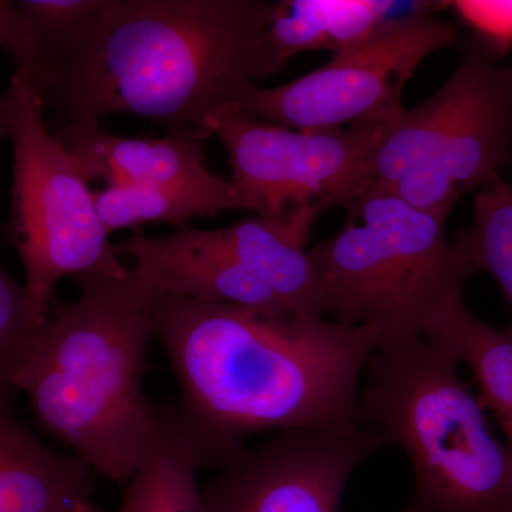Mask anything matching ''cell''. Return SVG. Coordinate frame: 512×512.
Returning <instances> with one entry per match:
<instances>
[{"mask_svg": "<svg viewBox=\"0 0 512 512\" xmlns=\"http://www.w3.org/2000/svg\"><path fill=\"white\" fill-rule=\"evenodd\" d=\"M262 0H103L72 45L29 86L53 134L126 113L202 144L221 111L282 72Z\"/></svg>", "mask_w": 512, "mask_h": 512, "instance_id": "cell-1", "label": "cell"}, {"mask_svg": "<svg viewBox=\"0 0 512 512\" xmlns=\"http://www.w3.org/2000/svg\"><path fill=\"white\" fill-rule=\"evenodd\" d=\"M156 338L207 470L251 434L359 423L360 375L379 349L365 326L170 293L157 302Z\"/></svg>", "mask_w": 512, "mask_h": 512, "instance_id": "cell-2", "label": "cell"}, {"mask_svg": "<svg viewBox=\"0 0 512 512\" xmlns=\"http://www.w3.org/2000/svg\"><path fill=\"white\" fill-rule=\"evenodd\" d=\"M79 299L50 315L39 348L6 386L97 476L127 485L147 456L160 406L143 392L160 289L138 274L77 276Z\"/></svg>", "mask_w": 512, "mask_h": 512, "instance_id": "cell-3", "label": "cell"}, {"mask_svg": "<svg viewBox=\"0 0 512 512\" xmlns=\"http://www.w3.org/2000/svg\"><path fill=\"white\" fill-rule=\"evenodd\" d=\"M457 366L429 336L377 349L360 393V423L412 463L404 512H512V451L495 439Z\"/></svg>", "mask_w": 512, "mask_h": 512, "instance_id": "cell-4", "label": "cell"}, {"mask_svg": "<svg viewBox=\"0 0 512 512\" xmlns=\"http://www.w3.org/2000/svg\"><path fill=\"white\" fill-rule=\"evenodd\" d=\"M346 210L345 227L309 251L330 316L372 330L379 348L426 335L441 303L476 274L447 241V218L372 187Z\"/></svg>", "mask_w": 512, "mask_h": 512, "instance_id": "cell-5", "label": "cell"}, {"mask_svg": "<svg viewBox=\"0 0 512 512\" xmlns=\"http://www.w3.org/2000/svg\"><path fill=\"white\" fill-rule=\"evenodd\" d=\"M439 92L384 126L375 190L448 218L464 192L501 181L512 157V66L473 37Z\"/></svg>", "mask_w": 512, "mask_h": 512, "instance_id": "cell-6", "label": "cell"}, {"mask_svg": "<svg viewBox=\"0 0 512 512\" xmlns=\"http://www.w3.org/2000/svg\"><path fill=\"white\" fill-rule=\"evenodd\" d=\"M0 130L13 147L8 232L25 268L33 315L49 323L64 276H127L101 224L87 180L46 123L36 93L12 76L0 100Z\"/></svg>", "mask_w": 512, "mask_h": 512, "instance_id": "cell-7", "label": "cell"}, {"mask_svg": "<svg viewBox=\"0 0 512 512\" xmlns=\"http://www.w3.org/2000/svg\"><path fill=\"white\" fill-rule=\"evenodd\" d=\"M384 126L295 130L234 109L212 124L228 154L239 210L259 218L316 222L330 208L349 207L373 183L372 164Z\"/></svg>", "mask_w": 512, "mask_h": 512, "instance_id": "cell-8", "label": "cell"}, {"mask_svg": "<svg viewBox=\"0 0 512 512\" xmlns=\"http://www.w3.org/2000/svg\"><path fill=\"white\" fill-rule=\"evenodd\" d=\"M456 26L429 9L387 20L325 66L274 89L249 87L237 111L295 130H338L345 124L387 126L406 110L404 87L417 67L457 40Z\"/></svg>", "mask_w": 512, "mask_h": 512, "instance_id": "cell-9", "label": "cell"}, {"mask_svg": "<svg viewBox=\"0 0 512 512\" xmlns=\"http://www.w3.org/2000/svg\"><path fill=\"white\" fill-rule=\"evenodd\" d=\"M383 433L365 424L282 431L239 448L202 488L207 512H339L357 467L380 448Z\"/></svg>", "mask_w": 512, "mask_h": 512, "instance_id": "cell-10", "label": "cell"}, {"mask_svg": "<svg viewBox=\"0 0 512 512\" xmlns=\"http://www.w3.org/2000/svg\"><path fill=\"white\" fill-rule=\"evenodd\" d=\"M114 251L133 256L138 274L163 293L229 303L265 315L291 313L244 265L208 244L201 229L185 227L163 238L136 232L114 245Z\"/></svg>", "mask_w": 512, "mask_h": 512, "instance_id": "cell-11", "label": "cell"}, {"mask_svg": "<svg viewBox=\"0 0 512 512\" xmlns=\"http://www.w3.org/2000/svg\"><path fill=\"white\" fill-rule=\"evenodd\" d=\"M13 387L0 396V512H101L93 474L79 456L56 453L13 410Z\"/></svg>", "mask_w": 512, "mask_h": 512, "instance_id": "cell-12", "label": "cell"}, {"mask_svg": "<svg viewBox=\"0 0 512 512\" xmlns=\"http://www.w3.org/2000/svg\"><path fill=\"white\" fill-rule=\"evenodd\" d=\"M72 154L87 181L107 187L212 188L224 178L205 164L202 144L181 138H127L100 126L55 134Z\"/></svg>", "mask_w": 512, "mask_h": 512, "instance_id": "cell-13", "label": "cell"}, {"mask_svg": "<svg viewBox=\"0 0 512 512\" xmlns=\"http://www.w3.org/2000/svg\"><path fill=\"white\" fill-rule=\"evenodd\" d=\"M312 227L306 220L275 222L258 217L229 228L201 229V234L264 282L286 311L326 319L332 315L329 292L305 251Z\"/></svg>", "mask_w": 512, "mask_h": 512, "instance_id": "cell-14", "label": "cell"}, {"mask_svg": "<svg viewBox=\"0 0 512 512\" xmlns=\"http://www.w3.org/2000/svg\"><path fill=\"white\" fill-rule=\"evenodd\" d=\"M466 363L478 386V397L498 421L512 416V328H493L464 302L463 291L451 293L431 319L426 335Z\"/></svg>", "mask_w": 512, "mask_h": 512, "instance_id": "cell-15", "label": "cell"}, {"mask_svg": "<svg viewBox=\"0 0 512 512\" xmlns=\"http://www.w3.org/2000/svg\"><path fill=\"white\" fill-rule=\"evenodd\" d=\"M393 8L382 0H288L278 3L269 35L285 62L323 49L335 56L372 35Z\"/></svg>", "mask_w": 512, "mask_h": 512, "instance_id": "cell-16", "label": "cell"}, {"mask_svg": "<svg viewBox=\"0 0 512 512\" xmlns=\"http://www.w3.org/2000/svg\"><path fill=\"white\" fill-rule=\"evenodd\" d=\"M97 214L107 234L147 224L183 225L195 217H214L239 210L232 181L212 188L107 187L94 192Z\"/></svg>", "mask_w": 512, "mask_h": 512, "instance_id": "cell-17", "label": "cell"}, {"mask_svg": "<svg viewBox=\"0 0 512 512\" xmlns=\"http://www.w3.org/2000/svg\"><path fill=\"white\" fill-rule=\"evenodd\" d=\"M454 245L476 272L497 279L512 309V184L501 180L477 192L473 222Z\"/></svg>", "mask_w": 512, "mask_h": 512, "instance_id": "cell-18", "label": "cell"}, {"mask_svg": "<svg viewBox=\"0 0 512 512\" xmlns=\"http://www.w3.org/2000/svg\"><path fill=\"white\" fill-rule=\"evenodd\" d=\"M13 3L25 16L35 42L32 69L19 79L29 84L72 45L80 30L101 8L103 0H13Z\"/></svg>", "mask_w": 512, "mask_h": 512, "instance_id": "cell-19", "label": "cell"}, {"mask_svg": "<svg viewBox=\"0 0 512 512\" xmlns=\"http://www.w3.org/2000/svg\"><path fill=\"white\" fill-rule=\"evenodd\" d=\"M46 328L33 315L25 285L0 269V383L9 384L28 365Z\"/></svg>", "mask_w": 512, "mask_h": 512, "instance_id": "cell-20", "label": "cell"}, {"mask_svg": "<svg viewBox=\"0 0 512 512\" xmlns=\"http://www.w3.org/2000/svg\"><path fill=\"white\" fill-rule=\"evenodd\" d=\"M464 22L477 33L476 39L495 57L512 49V2L463 0L448 3Z\"/></svg>", "mask_w": 512, "mask_h": 512, "instance_id": "cell-21", "label": "cell"}, {"mask_svg": "<svg viewBox=\"0 0 512 512\" xmlns=\"http://www.w3.org/2000/svg\"><path fill=\"white\" fill-rule=\"evenodd\" d=\"M501 427H503L505 436H507V446L510 447L512 451V416L508 417L503 421H500Z\"/></svg>", "mask_w": 512, "mask_h": 512, "instance_id": "cell-22", "label": "cell"}]
</instances>
